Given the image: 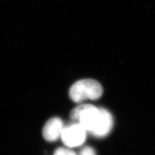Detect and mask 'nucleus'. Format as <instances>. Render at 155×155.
<instances>
[{"instance_id": "obj_3", "label": "nucleus", "mask_w": 155, "mask_h": 155, "mask_svg": "<svg viewBox=\"0 0 155 155\" xmlns=\"http://www.w3.org/2000/svg\"><path fill=\"white\" fill-rule=\"evenodd\" d=\"M113 116L107 110L100 108V117L98 125L92 135L97 138H103L108 135L113 127Z\"/></svg>"}, {"instance_id": "obj_1", "label": "nucleus", "mask_w": 155, "mask_h": 155, "mask_svg": "<svg viewBox=\"0 0 155 155\" xmlns=\"http://www.w3.org/2000/svg\"><path fill=\"white\" fill-rule=\"evenodd\" d=\"M103 87L98 81L93 79H84L72 85L69 90L70 98L76 103L99 99L103 94Z\"/></svg>"}, {"instance_id": "obj_4", "label": "nucleus", "mask_w": 155, "mask_h": 155, "mask_svg": "<svg viewBox=\"0 0 155 155\" xmlns=\"http://www.w3.org/2000/svg\"><path fill=\"white\" fill-rule=\"evenodd\" d=\"M64 123L60 118H52L47 121L43 129V138L48 142H55L61 137Z\"/></svg>"}, {"instance_id": "obj_2", "label": "nucleus", "mask_w": 155, "mask_h": 155, "mask_svg": "<svg viewBox=\"0 0 155 155\" xmlns=\"http://www.w3.org/2000/svg\"><path fill=\"white\" fill-rule=\"evenodd\" d=\"M87 131L78 124H73L64 127L61 134L63 143L69 147L80 146L85 141Z\"/></svg>"}, {"instance_id": "obj_6", "label": "nucleus", "mask_w": 155, "mask_h": 155, "mask_svg": "<svg viewBox=\"0 0 155 155\" xmlns=\"http://www.w3.org/2000/svg\"><path fill=\"white\" fill-rule=\"evenodd\" d=\"M79 155H96V153L93 148L87 146L83 148Z\"/></svg>"}, {"instance_id": "obj_5", "label": "nucleus", "mask_w": 155, "mask_h": 155, "mask_svg": "<svg viewBox=\"0 0 155 155\" xmlns=\"http://www.w3.org/2000/svg\"><path fill=\"white\" fill-rule=\"evenodd\" d=\"M54 155H77L72 150L64 148V147H60L57 149Z\"/></svg>"}]
</instances>
